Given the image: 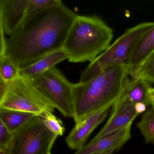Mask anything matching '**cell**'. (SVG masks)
<instances>
[{
	"label": "cell",
	"mask_w": 154,
	"mask_h": 154,
	"mask_svg": "<svg viewBox=\"0 0 154 154\" xmlns=\"http://www.w3.org/2000/svg\"><path fill=\"white\" fill-rule=\"evenodd\" d=\"M77 16L62 2L27 16L7 38L5 54L20 70L47 55L63 49Z\"/></svg>",
	"instance_id": "1"
},
{
	"label": "cell",
	"mask_w": 154,
	"mask_h": 154,
	"mask_svg": "<svg viewBox=\"0 0 154 154\" xmlns=\"http://www.w3.org/2000/svg\"><path fill=\"white\" fill-rule=\"evenodd\" d=\"M129 75L125 66H112L86 82L74 84L75 123L93 113L112 107L122 95L129 81Z\"/></svg>",
	"instance_id": "2"
},
{
	"label": "cell",
	"mask_w": 154,
	"mask_h": 154,
	"mask_svg": "<svg viewBox=\"0 0 154 154\" xmlns=\"http://www.w3.org/2000/svg\"><path fill=\"white\" fill-rule=\"evenodd\" d=\"M113 31L97 16H78L71 26L63 47L72 63L92 62L110 45Z\"/></svg>",
	"instance_id": "3"
},
{
	"label": "cell",
	"mask_w": 154,
	"mask_h": 154,
	"mask_svg": "<svg viewBox=\"0 0 154 154\" xmlns=\"http://www.w3.org/2000/svg\"><path fill=\"white\" fill-rule=\"evenodd\" d=\"M154 26V22H144L127 29L82 72L79 82H86L112 66H122L128 69L137 45Z\"/></svg>",
	"instance_id": "4"
},
{
	"label": "cell",
	"mask_w": 154,
	"mask_h": 154,
	"mask_svg": "<svg viewBox=\"0 0 154 154\" xmlns=\"http://www.w3.org/2000/svg\"><path fill=\"white\" fill-rule=\"evenodd\" d=\"M28 79L54 109L64 117L74 119V84L56 66Z\"/></svg>",
	"instance_id": "5"
},
{
	"label": "cell",
	"mask_w": 154,
	"mask_h": 154,
	"mask_svg": "<svg viewBox=\"0 0 154 154\" xmlns=\"http://www.w3.org/2000/svg\"><path fill=\"white\" fill-rule=\"evenodd\" d=\"M7 92L0 100V109L15 110L44 117L54 108L41 95L29 79L19 75L9 82Z\"/></svg>",
	"instance_id": "6"
},
{
	"label": "cell",
	"mask_w": 154,
	"mask_h": 154,
	"mask_svg": "<svg viewBox=\"0 0 154 154\" xmlns=\"http://www.w3.org/2000/svg\"><path fill=\"white\" fill-rule=\"evenodd\" d=\"M57 136L45 126L42 117L37 116L13 133L11 154H49Z\"/></svg>",
	"instance_id": "7"
},
{
	"label": "cell",
	"mask_w": 154,
	"mask_h": 154,
	"mask_svg": "<svg viewBox=\"0 0 154 154\" xmlns=\"http://www.w3.org/2000/svg\"><path fill=\"white\" fill-rule=\"evenodd\" d=\"M112 107L111 114L106 124L91 141L99 139L127 127L132 123L138 115L135 111L134 103L124 95H122Z\"/></svg>",
	"instance_id": "8"
},
{
	"label": "cell",
	"mask_w": 154,
	"mask_h": 154,
	"mask_svg": "<svg viewBox=\"0 0 154 154\" xmlns=\"http://www.w3.org/2000/svg\"><path fill=\"white\" fill-rule=\"evenodd\" d=\"M132 124L103 137L90 141L73 154H112L121 149L131 137Z\"/></svg>",
	"instance_id": "9"
},
{
	"label": "cell",
	"mask_w": 154,
	"mask_h": 154,
	"mask_svg": "<svg viewBox=\"0 0 154 154\" xmlns=\"http://www.w3.org/2000/svg\"><path fill=\"white\" fill-rule=\"evenodd\" d=\"M110 108H107L87 116L75 125L66 138L68 147L77 150L84 146L93 131L108 116Z\"/></svg>",
	"instance_id": "10"
},
{
	"label": "cell",
	"mask_w": 154,
	"mask_h": 154,
	"mask_svg": "<svg viewBox=\"0 0 154 154\" xmlns=\"http://www.w3.org/2000/svg\"><path fill=\"white\" fill-rule=\"evenodd\" d=\"M29 0H0V27L10 36L26 17Z\"/></svg>",
	"instance_id": "11"
},
{
	"label": "cell",
	"mask_w": 154,
	"mask_h": 154,
	"mask_svg": "<svg viewBox=\"0 0 154 154\" xmlns=\"http://www.w3.org/2000/svg\"><path fill=\"white\" fill-rule=\"evenodd\" d=\"M154 52V26L140 40L133 52L128 70L131 75Z\"/></svg>",
	"instance_id": "12"
},
{
	"label": "cell",
	"mask_w": 154,
	"mask_h": 154,
	"mask_svg": "<svg viewBox=\"0 0 154 154\" xmlns=\"http://www.w3.org/2000/svg\"><path fill=\"white\" fill-rule=\"evenodd\" d=\"M66 59L67 57L63 49L53 52L33 64L20 70V75L26 78H32L55 66L56 65Z\"/></svg>",
	"instance_id": "13"
},
{
	"label": "cell",
	"mask_w": 154,
	"mask_h": 154,
	"mask_svg": "<svg viewBox=\"0 0 154 154\" xmlns=\"http://www.w3.org/2000/svg\"><path fill=\"white\" fill-rule=\"evenodd\" d=\"M151 88L149 83L146 80L133 78L127 84L122 95L127 96L134 104L143 103L149 106V92Z\"/></svg>",
	"instance_id": "14"
},
{
	"label": "cell",
	"mask_w": 154,
	"mask_h": 154,
	"mask_svg": "<svg viewBox=\"0 0 154 154\" xmlns=\"http://www.w3.org/2000/svg\"><path fill=\"white\" fill-rule=\"evenodd\" d=\"M37 115L15 110L0 109V122L14 133Z\"/></svg>",
	"instance_id": "15"
},
{
	"label": "cell",
	"mask_w": 154,
	"mask_h": 154,
	"mask_svg": "<svg viewBox=\"0 0 154 154\" xmlns=\"http://www.w3.org/2000/svg\"><path fill=\"white\" fill-rule=\"evenodd\" d=\"M137 127L146 142L154 144V106L150 105L143 113Z\"/></svg>",
	"instance_id": "16"
},
{
	"label": "cell",
	"mask_w": 154,
	"mask_h": 154,
	"mask_svg": "<svg viewBox=\"0 0 154 154\" xmlns=\"http://www.w3.org/2000/svg\"><path fill=\"white\" fill-rule=\"evenodd\" d=\"M18 67L12 63L6 54L0 55V77L11 82L20 75Z\"/></svg>",
	"instance_id": "17"
},
{
	"label": "cell",
	"mask_w": 154,
	"mask_h": 154,
	"mask_svg": "<svg viewBox=\"0 0 154 154\" xmlns=\"http://www.w3.org/2000/svg\"><path fill=\"white\" fill-rule=\"evenodd\" d=\"M131 76L132 79L140 78L154 83V52Z\"/></svg>",
	"instance_id": "18"
},
{
	"label": "cell",
	"mask_w": 154,
	"mask_h": 154,
	"mask_svg": "<svg viewBox=\"0 0 154 154\" xmlns=\"http://www.w3.org/2000/svg\"><path fill=\"white\" fill-rule=\"evenodd\" d=\"M45 126L48 129L56 136H62L65 130L61 120L57 118L53 112H47L43 117Z\"/></svg>",
	"instance_id": "19"
},
{
	"label": "cell",
	"mask_w": 154,
	"mask_h": 154,
	"mask_svg": "<svg viewBox=\"0 0 154 154\" xmlns=\"http://www.w3.org/2000/svg\"><path fill=\"white\" fill-rule=\"evenodd\" d=\"M61 2L60 0H29L26 17L43 11Z\"/></svg>",
	"instance_id": "20"
},
{
	"label": "cell",
	"mask_w": 154,
	"mask_h": 154,
	"mask_svg": "<svg viewBox=\"0 0 154 154\" xmlns=\"http://www.w3.org/2000/svg\"><path fill=\"white\" fill-rule=\"evenodd\" d=\"M13 137V133L2 122H0V147L9 146L11 144Z\"/></svg>",
	"instance_id": "21"
},
{
	"label": "cell",
	"mask_w": 154,
	"mask_h": 154,
	"mask_svg": "<svg viewBox=\"0 0 154 154\" xmlns=\"http://www.w3.org/2000/svg\"><path fill=\"white\" fill-rule=\"evenodd\" d=\"M9 82L0 77V100L6 94L8 88Z\"/></svg>",
	"instance_id": "22"
},
{
	"label": "cell",
	"mask_w": 154,
	"mask_h": 154,
	"mask_svg": "<svg viewBox=\"0 0 154 154\" xmlns=\"http://www.w3.org/2000/svg\"><path fill=\"white\" fill-rule=\"evenodd\" d=\"M148 106L147 104L143 103H139L134 104L135 111L138 115L139 114L145 113L148 108Z\"/></svg>",
	"instance_id": "23"
},
{
	"label": "cell",
	"mask_w": 154,
	"mask_h": 154,
	"mask_svg": "<svg viewBox=\"0 0 154 154\" xmlns=\"http://www.w3.org/2000/svg\"><path fill=\"white\" fill-rule=\"evenodd\" d=\"M10 145L8 146L0 147V154H11Z\"/></svg>",
	"instance_id": "24"
},
{
	"label": "cell",
	"mask_w": 154,
	"mask_h": 154,
	"mask_svg": "<svg viewBox=\"0 0 154 154\" xmlns=\"http://www.w3.org/2000/svg\"><path fill=\"white\" fill-rule=\"evenodd\" d=\"M150 105L154 106V87H152L149 92Z\"/></svg>",
	"instance_id": "25"
},
{
	"label": "cell",
	"mask_w": 154,
	"mask_h": 154,
	"mask_svg": "<svg viewBox=\"0 0 154 154\" xmlns=\"http://www.w3.org/2000/svg\"><path fill=\"white\" fill-rule=\"evenodd\" d=\"M110 154V153H106V154Z\"/></svg>",
	"instance_id": "26"
},
{
	"label": "cell",
	"mask_w": 154,
	"mask_h": 154,
	"mask_svg": "<svg viewBox=\"0 0 154 154\" xmlns=\"http://www.w3.org/2000/svg\"><path fill=\"white\" fill-rule=\"evenodd\" d=\"M51 154V153H50V154Z\"/></svg>",
	"instance_id": "27"
}]
</instances>
